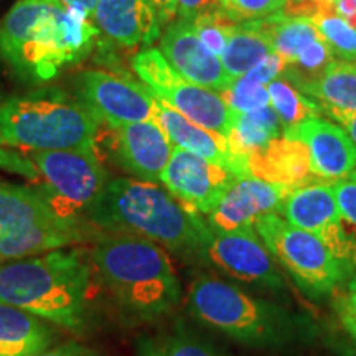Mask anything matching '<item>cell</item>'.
Returning a JSON list of instances; mask_svg holds the SVG:
<instances>
[{
	"label": "cell",
	"mask_w": 356,
	"mask_h": 356,
	"mask_svg": "<svg viewBox=\"0 0 356 356\" xmlns=\"http://www.w3.org/2000/svg\"><path fill=\"white\" fill-rule=\"evenodd\" d=\"M92 266L76 248L0 262V302L68 330L88 322Z\"/></svg>",
	"instance_id": "obj_2"
},
{
	"label": "cell",
	"mask_w": 356,
	"mask_h": 356,
	"mask_svg": "<svg viewBox=\"0 0 356 356\" xmlns=\"http://www.w3.org/2000/svg\"><path fill=\"white\" fill-rule=\"evenodd\" d=\"M109 129V150L114 163L132 178L157 184L173 145L155 119Z\"/></svg>",
	"instance_id": "obj_14"
},
{
	"label": "cell",
	"mask_w": 356,
	"mask_h": 356,
	"mask_svg": "<svg viewBox=\"0 0 356 356\" xmlns=\"http://www.w3.org/2000/svg\"><path fill=\"white\" fill-rule=\"evenodd\" d=\"M0 168L29 178L32 181H37L38 178L37 167H35V163L30 160V157H22V155L3 149V147H0Z\"/></svg>",
	"instance_id": "obj_35"
},
{
	"label": "cell",
	"mask_w": 356,
	"mask_h": 356,
	"mask_svg": "<svg viewBox=\"0 0 356 356\" xmlns=\"http://www.w3.org/2000/svg\"><path fill=\"white\" fill-rule=\"evenodd\" d=\"M160 51L180 76L200 86L222 92L231 79L221 63L198 38L191 22L175 19L160 35Z\"/></svg>",
	"instance_id": "obj_17"
},
{
	"label": "cell",
	"mask_w": 356,
	"mask_h": 356,
	"mask_svg": "<svg viewBox=\"0 0 356 356\" xmlns=\"http://www.w3.org/2000/svg\"><path fill=\"white\" fill-rule=\"evenodd\" d=\"M292 190L254 177L234 178L204 221L211 229L222 233L252 228L257 218L279 211Z\"/></svg>",
	"instance_id": "obj_15"
},
{
	"label": "cell",
	"mask_w": 356,
	"mask_h": 356,
	"mask_svg": "<svg viewBox=\"0 0 356 356\" xmlns=\"http://www.w3.org/2000/svg\"><path fill=\"white\" fill-rule=\"evenodd\" d=\"M273 43L274 51L284 58L287 66L296 65L297 58L314 43L325 40L315 24L300 17H287L282 12L254 20Z\"/></svg>",
	"instance_id": "obj_24"
},
{
	"label": "cell",
	"mask_w": 356,
	"mask_h": 356,
	"mask_svg": "<svg viewBox=\"0 0 356 356\" xmlns=\"http://www.w3.org/2000/svg\"><path fill=\"white\" fill-rule=\"evenodd\" d=\"M238 22L229 19L226 13H222L220 8L207 13H202L197 19L191 20V26L197 32L198 38L202 40L204 47L210 50L213 55L220 56L225 51L226 44L229 42L231 33Z\"/></svg>",
	"instance_id": "obj_31"
},
{
	"label": "cell",
	"mask_w": 356,
	"mask_h": 356,
	"mask_svg": "<svg viewBox=\"0 0 356 356\" xmlns=\"http://www.w3.org/2000/svg\"><path fill=\"white\" fill-rule=\"evenodd\" d=\"M29 157L48 207L61 220L83 225L109 180L96 150H33Z\"/></svg>",
	"instance_id": "obj_8"
},
{
	"label": "cell",
	"mask_w": 356,
	"mask_h": 356,
	"mask_svg": "<svg viewBox=\"0 0 356 356\" xmlns=\"http://www.w3.org/2000/svg\"><path fill=\"white\" fill-rule=\"evenodd\" d=\"M220 95L236 114L252 113V111L270 106L267 86H252L239 78L234 79L228 89H225Z\"/></svg>",
	"instance_id": "obj_32"
},
{
	"label": "cell",
	"mask_w": 356,
	"mask_h": 356,
	"mask_svg": "<svg viewBox=\"0 0 356 356\" xmlns=\"http://www.w3.org/2000/svg\"><path fill=\"white\" fill-rule=\"evenodd\" d=\"M337 317L343 330L356 341V291H346L335 302Z\"/></svg>",
	"instance_id": "obj_36"
},
{
	"label": "cell",
	"mask_w": 356,
	"mask_h": 356,
	"mask_svg": "<svg viewBox=\"0 0 356 356\" xmlns=\"http://www.w3.org/2000/svg\"><path fill=\"white\" fill-rule=\"evenodd\" d=\"M254 228L274 261L312 299H323L345 286L340 262L317 236L297 228L275 213L257 218Z\"/></svg>",
	"instance_id": "obj_9"
},
{
	"label": "cell",
	"mask_w": 356,
	"mask_h": 356,
	"mask_svg": "<svg viewBox=\"0 0 356 356\" xmlns=\"http://www.w3.org/2000/svg\"><path fill=\"white\" fill-rule=\"evenodd\" d=\"M200 259L222 274L270 292H282L286 284L254 226L238 231H215L204 221L200 239Z\"/></svg>",
	"instance_id": "obj_11"
},
{
	"label": "cell",
	"mask_w": 356,
	"mask_h": 356,
	"mask_svg": "<svg viewBox=\"0 0 356 356\" xmlns=\"http://www.w3.org/2000/svg\"><path fill=\"white\" fill-rule=\"evenodd\" d=\"M343 226V249L340 262L345 275L346 291H356V181L343 178L333 184Z\"/></svg>",
	"instance_id": "obj_27"
},
{
	"label": "cell",
	"mask_w": 356,
	"mask_h": 356,
	"mask_svg": "<svg viewBox=\"0 0 356 356\" xmlns=\"http://www.w3.org/2000/svg\"><path fill=\"white\" fill-rule=\"evenodd\" d=\"M178 2V12L177 19L184 20H195L202 13L218 10L216 0H177Z\"/></svg>",
	"instance_id": "obj_37"
},
{
	"label": "cell",
	"mask_w": 356,
	"mask_h": 356,
	"mask_svg": "<svg viewBox=\"0 0 356 356\" xmlns=\"http://www.w3.org/2000/svg\"><path fill=\"white\" fill-rule=\"evenodd\" d=\"M97 37L89 13L56 0H19L0 22V55L17 76L44 83L84 60Z\"/></svg>",
	"instance_id": "obj_1"
},
{
	"label": "cell",
	"mask_w": 356,
	"mask_h": 356,
	"mask_svg": "<svg viewBox=\"0 0 356 356\" xmlns=\"http://www.w3.org/2000/svg\"><path fill=\"white\" fill-rule=\"evenodd\" d=\"M188 309L200 322L256 348H284L310 332L300 315L210 275L191 282Z\"/></svg>",
	"instance_id": "obj_5"
},
{
	"label": "cell",
	"mask_w": 356,
	"mask_h": 356,
	"mask_svg": "<svg viewBox=\"0 0 356 356\" xmlns=\"http://www.w3.org/2000/svg\"><path fill=\"white\" fill-rule=\"evenodd\" d=\"M284 132L277 114L270 106L252 111V113L236 114L233 127L228 134L231 150L248 162V157L256 150L264 149Z\"/></svg>",
	"instance_id": "obj_26"
},
{
	"label": "cell",
	"mask_w": 356,
	"mask_h": 356,
	"mask_svg": "<svg viewBox=\"0 0 356 356\" xmlns=\"http://www.w3.org/2000/svg\"><path fill=\"white\" fill-rule=\"evenodd\" d=\"M267 91H269L270 108L277 114L284 131L297 126L310 115L318 114L317 102L302 95L299 88L293 86L286 78H277L270 81L267 84Z\"/></svg>",
	"instance_id": "obj_28"
},
{
	"label": "cell",
	"mask_w": 356,
	"mask_h": 356,
	"mask_svg": "<svg viewBox=\"0 0 356 356\" xmlns=\"http://www.w3.org/2000/svg\"><path fill=\"white\" fill-rule=\"evenodd\" d=\"M32 356H101L97 351L88 348V346L74 343H65L60 346H55V348H47L44 351H40V353H35Z\"/></svg>",
	"instance_id": "obj_39"
},
{
	"label": "cell",
	"mask_w": 356,
	"mask_h": 356,
	"mask_svg": "<svg viewBox=\"0 0 356 356\" xmlns=\"http://www.w3.org/2000/svg\"><path fill=\"white\" fill-rule=\"evenodd\" d=\"M139 350L142 356H225L208 341L184 328L157 338H144Z\"/></svg>",
	"instance_id": "obj_29"
},
{
	"label": "cell",
	"mask_w": 356,
	"mask_h": 356,
	"mask_svg": "<svg viewBox=\"0 0 356 356\" xmlns=\"http://www.w3.org/2000/svg\"><path fill=\"white\" fill-rule=\"evenodd\" d=\"M353 356H356V348H355V351H353Z\"/></svg>",
	"instance_id": "obj_44"
},
{
	"label": "cell",
	"mask_w": 356,
	"mask_h": 356,
	"mask_svg": "<svg viewBox=\"0 0 356 356\" xmlns=\"http://www.w3.org/2000/svg\"><path fill=\"white\" fill-rule=\"evenodd\" d=\"M83 225L61 220L37 188L0 180V262L83 241Z\"/></svg>",
	"instance_id": "obj_7"
},
{
	"label": "cell",
	"mask_w": 356,
	"mask_h": 356,
	"mask_svg": "<svg viewBox=\"0 0 356 356\" xmlns=\"http://www.w3.org/2000/svg\"><path fill=\"white\" fill-rule=\"evenodd\" d=\"M58 3L66 8H76V10H81L84 13H89L92 15V10H95L97 0H56Z\"/></svg>",
	"instance_id": "obj_42"
},
{
	"label": "cell",
	"mask_w": 356,
	"mask_h": 356,
	"mask_svg": "<svg viewBox=\"0 0 356 356\" xmlns=\"http://www.w3.org/2000/svg\"><path fill=\"white\" fill-rule=\"evenodd\" d=\"M79 101L101 124L121 127L155 118V96L145 84L102 70H88L74 78Z\"/></svg>",
	"instance_id": "obj_12"
},
{
	"label": "cell",
	"mask_w": 356,
	"mask_h": 356,
	"mask_svg": "<svg viewBox=\"0 0 356 356\" xmlns=\"http://www.w3.org/2000/svg\"><path fill=\"white\" fill-rule=\"evenodd\" d=\"M348 178H350V180H355V181H356V170H355L353 173H351V175H350Z\"/></svg>",
	"instance_id": "obj_43"
},
{
	"label": "cell",
	"mask_w": 356,
	"mask_h": 356,
	"mask_svg": "<svg viewBox=\"0 0 356 356\" xmlns=\"http://www.w3.org/2000/svg\"><path fill=\"white\" fill-rule=\"evenodd\" d=\"M248 168L251 177L289 188L325 181L312 173L310 154L304 142L284 134L249 155Z\"/></svg>",
	"instance_id": "obj_21"
},
{
	"label": "cell",
	"mask_w": 356,
	"mask_h": 356,
	"mask_svg": "<svg viewBox=\"0 0 356 356\" xmlns=\"http://www.w3.org/2000/svg\"><path fill=\"white\" fill-rule=\"evenodd\" d=\"M88 221L108 234L137 236L185 256L198 254L204 225L162 186L126 177H109Z\"/></svg>",
	"instance_id": "obj_3"
},
{
	"label": "cell",
	"mask_w": 356,
	"mask_h": 356,
	"mask_svg": "<svg viewBox=\"0 0 356 356\" xmlns=\"http://www.w3.org/2000/svg\"><path fill=\"white\" fill-rule=\"evenodd\" d=\"M92 20L99 33L122 48L147 47L162 35L149 0H97Z\"/></svg>",
	"instance_id": "obj_20"
},
{
	"label": "cell",
	"mask_w": 356,
	"mask_h": 356,
	"mask_svg": "<svg viewBox=\"0 0 356 356\" xmlns=\"http://www.w3.org/2000/svg\"><path fill=\"white\" fill-rule=\"evenodd\" d=\"M282 134L304 142L310 154L312 173L320 180L335 184L356 170L355 142L337 124L310 115Z\"/></svg>",
	"instance_id": "obj_18"
},
{
	"label": "cell",
	"mask_w": 356,
	"mask_h": 356,
	"mask_svg": "<svg viewBox=\"0 0 356 356\" xmlns=\"http://www.w3.org/2000/svg\"><path fill=\"white\" fill-rule=\"evenodd\" d=\"M132 68L152 95L191 122L228 137L236 113L222 96L185 79L173 70L159 48H145L134 56Z\"/></svg>",
	"instance_id": "obj_10"
},
{
	"label": "cell",
	"mask_w": 356,
	"mask_h": 356,
	"mask_svg": "<svg viewBox=\"0 0 356 356\" xmlns=\"http://www.w3.org/2000/svg\"><path fill=\"white\" fill-rule=\"evenodd\" d=\"M282 218L297 228L317 236L330 252L340 259L343 249V226L333 184L315 181L293 188L279 210Z\"/></svg>",
	"instance_id": "obj_16"
},
{
	"label": "cell",
	"mask_w": 356,
	"mask_h": 356,
	"mask_svg": "<svg viewBox=\"0 0 356 356\" xmlns=\"http://www.w3.org/2000/svg\"><path fill=\"white\" fill-rule=\"evenodd\" d=\"M273 53H275L273 43L256 25V22H241L231 33L229 42L221 55V63L231 81H234Z\"/></svg>",
	"instance_id": "obj_25"
},
{
	"label": "cell",
	"mask_w": 356,
	"mask_h": 356,
	"mask_svg": "<svg viewBox=\"0 0 356 356\" xmlns=\"http://www.w3.org/2000/svg\"><path fill=\"white\" fill-rule=\"evenodd\" d=\"M218 8L238 24L282 12L287 0H216Z\"/></svg>",
	"instance_id": "obj_33"
},
{
	"label": "cell",
	"mask_w": 356,
	"mask_h": 356,
	"mask_svg": "<svg viewBox=\"0 0 356 356\" xmlns=\"http://www.w3.org/2000/svg\"><path fill=\"white\" fill-rule=\"evenodd\" d=\"M95 274L127 314L155 320L180 302L181 286L167 252L131 234L101 236L91 251Z\"/></svg>",
	"instance_id": "obj_4"
},
{
	"label": "cell",
	"mask_w": 356,
	"mask_h": 356,
	"mask_svg": "<svg viewBox=\"0 0 356 356\" xmlns=\"http://www.w3.org/2000/svg\"><path fill=\"white\" fill-rule=\"evenodd\" d=\"M155 121L165 132L173 147L185 149L198 155L208 162L229 170L234 177L246 178L249 175L248 162L238 157L231 150L228 137L210 129H204L198 124L191 122L165 102L155 97Z\"/></svg>",
	"instance_id": "obj_19"
},
{
	"label": "cell",
	"mask_w": 356,
	"mask_h": 356,
	"mask_svg": "<svg viewBox=\"0 0 356 356\" xmlns=\"http://www.w3.org/2000/svg\"><path fill=\"white\" fill-rule=\"evenodd\" d=\"M322 109L328 118L340 124L341 129L351 137V140L356 145V111H346V109H337V108H318Z\"/></svg>",
	"instance_id": "obj_38"
},
{
	"label": "cell",
	"mask_w": 356,
	"mask_h": 356,
	"mask_svg": "<svg viewBox=\"0 0 356 356\" xmlns=\"http://www.w3.org/2000/svg\"><path fill=\"white\" fill-rule=\"evenodd\" d=\"M335 10L341 19L356 29V0H337Z\"/></svg>",
	"instance_id": "obj_41"
},
{
	"label": "cell",
	"mask_w": 356,
	"mask_h": 356,
	"mask_svg": "<svg viewBox=\"0 0 356 356\" xmlns=\"http://www.w3.org/2000/svg\"><path fill=\"white\" fill-rule=\"evenodd\" d=\"M152 3L155 13H157L159 22L162 26H167L177 19L178 2L177 0H149Z\"/></svg>",
	"instance_id": "obj_40"
},
{
	"label": "cell",
	"mask_w": 356,
	"mask_h": 356,
	"mask_svg": "<svg viewBox=\"0 0 356 356\" xmlns=\"http://www.w3.org/2000/svg\"><path fill=\"white\" fill-rule=\"evenodd\" d=\"M312 22L332 48L333 55L340 56V60H356V29L341 19L337 10L318 15Z\"/></svg>",
	"instance_id": "obj_30"
},
{
	"label": "cell",
	"mask_w": 356,
	"mask_h": 356,
	"mask_svg": "<svg viewBox=\"0 0 356 356\" xmlns=\"http://www.w3.org/2000/svg\"><path fill=\"white\" fill-rule=\"evenodd\" d=\"M101 122L86 106L58 88L0 102V144L33 150H96Z\"/></svg>",
	"instance_id": "obj_6"
},
{
	"label": "cell",
	"mask_w": 356,
	"mask_h": 356,
	"mask_svg": "<svg viewBox=\"0 0 356 356\" xmlns=\"http://www.w3.org/2000/svg\"><path fill=\"white\" fill-rule=\"evenodd\" d=\"M53 330L44 320L0 302V356H32L50 348Z\"/></svg>",
	"instance_id": "obj_22"
},
{
	"label": "cell",
	"mask_w": 356,
	"mask_h": 356,
	"mask_svg": "<svg viewBox=\"0 0 356 356\" xmlns=\"http://www.w3.org/2000/svg\"><path fill=\"white\" fill-rule=\"evenodd\" d=\"M287 68L289 66L284 61V58L277 53H273V55L264 58L261 63H257L254 68L249 70L246 74H243L239 79H243L248 84H252V86H267L270 81L280 78V74Z\"/></svg>",
	"instance_id": "obj_34"
},
{
	"label": "cell",
	"mask_w": 356,
	"mask_h": 356,
	"mask_svg": "<svg viewBox=\"0 0 356 356\" xmlns=\"http://www.w3.org/2000/svg\"><path fill=\"white\" fill-rule=\"evenodd\" d=\"M293 81L305 96L318 102V108L356 111V60L333 58L317 76Z\"/></svg>",
	"instance_id": "obj_23"
},
{
	"label": "cell",
	"mask_w": 356,
	"mask_h": 356,
	"mask_svg": "<svg viewBox=\"0 0 356 356\" xmlns=\"http://www.w3.org/2000/svg\"><path fill=\"white\" fill-rule=\"evenodd\" d=\"M233 173L185 149L173 147L172 157L162 173L165 190L190 211L207 216L225 193Z\"/></svg>",
	"instance_id": "obj_13"
}]
</instances>
